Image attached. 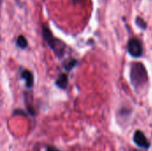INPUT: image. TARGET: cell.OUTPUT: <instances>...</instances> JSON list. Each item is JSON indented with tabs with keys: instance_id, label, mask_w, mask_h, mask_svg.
<instances>
[{
	"instance_id": "6da1fadb",
	"label": "cell",
	"mask_w": 152,
	"mask_h": 151,
	"mask_svg": "<svg viewBox=\"0 0 152 151\" xmlns=\"http://www.w3.org/2000/svg\"><path fill=\"white\" fill-rule=\"evenodd\" d=\"M130 78L131 83L135 89L141 88L146 85V83L148 82V74L142 63L134 62L132 64Z\"/></svg>"
},
{
	"instance_id": "7a4b0ae2",
	"label": "cell",
	"mask_w": 152,
	"mask_h": 151,
	"mask_svg": "<svg viewBox=\"0 0 152 151\" xmlns=\"http://www.w3.org/2000/svg\"><path fill=\"white\" fill-rule=\"evenodd\" d=\"M42 35L44 40L47 43L49 47L55 53V54L59 57L62 56L63 51H62V44H58V39H56L53 33L51 32L50 28L46 25H42Z\"/></svg>"
},
{
	"instance_id": "3957f363",
	"label": "cell",
	"mask_w": 152,
	"mask_h": 151,
	"mask_svg": "<svg viewBox=\"0 0 152 151\" xmlns=\"http://www.w3.org/2000/svg\"><path fill=\"white\" fill-rule=\"evenodd\" d=\"M128 52L129 53L134 57L139 58L142 54V46L141 42L136 38H131L128 42Z\"/></svg>"
},
{
	"instance_id": "277c9868",
	"label": "cell",
	"mask_w": 152,
	"mask_h": 151,
	"mask_svg": "<svg viewBox=\"0 0 152 151\" xmlns=\"http://www.w3.org/2000/svg\"><path fill=\"white\" fill-rule=\"evenodd\" d=\"M134 142H135V144L141 148L143 149H149L150 148V142L147 140V138L145 137V135L143 134L142 132L141 131H136L134 135Z\"/></svg>"
},
{
	"instance_id": "5b68a950",
	"label": "cell",
	"mask_w": 152,
	"mask_h": 151,
	"mask_svg": "<svg viewBox=\"0 0 152 151\" xmlns=\"http://www.w3.org/2000/svg\"><path fill=\"white\" fill-rule=\"evenodd\" d=\"M21 77L25 80L26 87L31 88L34 85V77L29 70H23L21 73Z\"/></svg>"
},
{
	"instance_id": "8992f818",
	"label": "cell",
	"mask_w": 152,
	"mask_h": 151,
	"mask_svg": "<svg viewBox=\"0 0 152 151\" xmlns=\"http://www.w3.org/2000/svg\"><path fill=\"white\" fill-rule=\"evenodd\" d=\"M68 81H69V80H68V76H67V74L61 73V74L59 75L58 78L56 79L55 85H56V86L59 87L60 89L64 90V89H66V87H67V85H68Z\"/></svg>"
},
{
	"instance_id": "52a82bcc",
	"label": "cell",
	"mask_w": 152,
	"mask_h": 151,
	"mask_svg": "<svg viewBox=\"0 0 152 151\" xmlns=\"http://www.w3.org/2000/svg\"><path fill=\"white\" fill-rule=\"evenodd\" d=\"M16 44L18 47H20V49H25L28 47V41L26 39V37L24 36H19L17 40H16Z\"/></svg>"
},
{
	"instance_id": "ba28073f",
	"label": "cell",
	"mask_w": 152,
	"mask_h": 151,
	"mask_svg": "<svg viewBox=\"0 0 152 151\" xmlns=\"http://www.w3.org/2000/svg\"><path fill=\"white\" fill-rule=\"evenodd\" d=\"M77 61L76 60H70V61H69L65 64V69H66V70H67V71L71 70V69L77 65Z\"/></svg>"
},
{
	"instance_id": "9c48e42d",
	"label": "cell",
	"mask_w": 152,
	"mask_h": 151,
	"mask_svg": "<svg viewBox=\"0 0 152 151\" xmlns=\"http://www.w3.org/2000/svg\"><path fill=\"white\" fill-rule=\"evenodd\" d=\"M136 21H137V24H138L142 28H146V23H145L141 18H137V19H136Z\"/></svg>"
},
{
	"instance_id": "30bf717a",
	"label": "cell",
	"mask_w": 152,
	"mask_h": 151,
	"mask_svg": "<svg viewBox=\"0 0 152 151\" xmlns=\"http://www.w3.org/2000/svg\"><path fill=\"white\" fill-rule=\"evenodd\" d=\"M46 151H60L59 150L55 149V148H53V147H48Z\"/></svg>"
},
{
	"instance_id": "8fae6325",
	"label": "cell",
	"mask_w": 152,
	"mask_h": 151,
	"mask_svg": "<svg viewBox=\"0 0 152 151\" xmlns=\"http://www.w3.org/2000/svg\"><path fill=\"white\" fill-rule=\"evenodd\" d=\"M134 151H136V150H134Z\"/></svg>"
}]
</instances>
